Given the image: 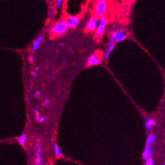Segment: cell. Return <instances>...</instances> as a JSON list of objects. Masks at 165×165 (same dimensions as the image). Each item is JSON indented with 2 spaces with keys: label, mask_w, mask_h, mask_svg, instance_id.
Wrapping results in <instances>:
<instances>
[{
  "label": "cell",
  "mask_w": 165,
  "mask_h": 165,
  "mask_svg": "<svg viewBox=\"0 0 165 165\" xmlns=\"http://www.w3.org/2000/svg\"><path fill=\"white\" fill-rule=\"evenodd\" d=\"M43 37H42V36H39L35 39V40H34L33 43H32V51L33 52H35L37 51V50L39 49V46H40V44L42 43V40H43Z\"/></svg>",
  "instance_id": "9"
},
{
  "label": "cell",
  "mask_w": 165,
  "mask_h": 165,
  "mask_svg": "<svg viewBox=\"0 0 165 165\" xmlns=\"http://www.w3.org/2000/svg\"><path fill=\"white\" fill-rule=\"evenodd\" d=\"M62 2H63V0H57L56 3H55V7L56 9H57V8H59L60 6H61V3H62Z\"/></svg>",
  "instance_id": "18"
},
{
  "label": "cell",
  "mask_w": 165,
  "mask_h": 165,
  "mask_svg": "<svg viewBox=\"0 0 165 165\" xmlns=\"http://www.w3.org/2000/svg\"><path fill=\"white\" fill-rule=\"evenodd\" d=\"M46 119V118L45 117H40V118H39V119L38 121H39V123H43V122L45 121Z\"/></svg>",
  "instance_id": "22"
},
{
  "label": "cell",
  "mask_w": 165,
  "mask_h": 165,
  "mask_svg": "<svg viewBox=\"0 0 165 165\" xmlns=\"http://www.w3.org/2000/svg\"><path fill=\"white\" fill-rule=\"evenodd\" d=\"M115 39V43H120L126 39V34L124 30H120V31H113L111 34Z\"/></svg>",
  "instance_id": "6"
},
{
  "label": "cell",
  "mask_w": 165,
  "mask_h": 165,
  "mask_svg": "<svg viewBox=\"0 0 165 165\" xmlns=\"http://www.w3.org/2000/svg\"><path fill=\"white\" fill-rule=\"evenodd\" d=\"M32 75L34 78H36L37 75V72H36V71H32Z\"/></svg>",
  "instance_id": "23"
},
{
  "label": "cell",
  "mask_w": 165,
  "mask_h": 165,
  "mask_svg": "<svg viewBox=\"0 0 165 165\" xmlns=\"http://www.w3.org/2000/svg\"><path fill=\"white\" fill-rule=\"evenodd\" d=\"M54 152L55 155L57 157H61V156H62L63 152H61V150L60 149L57 143H55L54 145Z\"/></svg>",
  "instance_id": "13"
},
{
  "label": "cell",
  "mask_w": 165,
  "mask_h": 165,
  "mask_svg": "<svg viewBox=\"0 0 165 165\" xmlns=\"http://www.w3.org/2000/svg\"><path fill=\"white\" fill-rule=\"evenodd\" d=\"M26 135H25V134L20 135L18 138V142L20 146H24V145L25 144V143H26Z\"/></svg>",
  "instance_id": "14"
},
{
  "label": "cell",
  "mask_w": 165,
  "mask_h": 165,
  "mask_svg": "<svg viewBox=\"0 0 165 165\" xmlns=\"http://www.w3.org/2000/svg\"><path fill=\"white\" fill-rule=\"evenodd\" d=\"M67 18H68V20L67 21V25L69 28H75L78 25L80 20L78 17L69 15V16H67Z\"/></svg>",
  "instance_id": "8"
},
{
  "label": "cell",
  "mask_w": 165,
  "mask_h": 165,
  "mask_svg": "<svg viewBox=\"0 0 165 165\" xmlns=\"http://www.w3.org/2000/svg\"><path fill=\"white\" fill-rule=\"evenodd\" d=\"M101 63V59L96 55V54H92L88 58L87 61V66L88 67H92L95 66H98Z\"/></svg>",
  "instance_id": "7"
},
{
  "label": "cell",
  "mask_w": 165,
  "mask_h": 165,
  "mask_svg": "<svg viewBox=\"0 0 165 165\" xmlns=\"http://www.w3.org/2000/svg\"><path fill=\"white\" fill-rule=\"evenodd\" d=\"M99 20L98 18L95 16H93L89 19L86 25V30L88 32H94L96 31V28L98 27Z\"/></svg>",
  "instance_id": "5"
},
{
  "label": "cell",
  "mask_w": 165,
  "mask_h": 165,
  "mask_svg": "<svg viewBox=\"0 0 165 165\" xmlns=\"http://www.w3.org/2000/svg\"><path fill=\"white\" fill-rule=\"evenodd\" d=\"M107 19L105 17L100 18L98 27L95 31V35L97 37H100L104 34L107 25Z\"/></svg>",
  "instance_id": "4"
},
{
  "label": "cell",
  "mask_w": 165,
  "mask_h": 165,
  "mask_svg": "<svg viewBox=\"0 0 165 165\" xmlns=\"http://www.w3.org/2000/svg\"><path fill=\"white\" fill-rule=\"evenodd\" d=\"M34 112L35 113V117H36V120L39 121V118H40V115H39V109H38V106H36V108L34 109Z\"/></svg>",
  "instance_id": "15"
},
{
  "label": "cell",
  "mask_w": 165,
  "mask_h": 165,
  "mask_svg": "<svg viewBox=\"0 0 165 165\" xmlns=\"http://www.w3.org/2000/svg\"><path fill=\"white\" fill-rule=\"evenodd\" d=\"M153 154V150L152 148H148V149H145L144 150V152H143L142 154V158L144 160H147L148 158H151V156Z\"/></svg>",
  "instance_id": "11"
},
{
  "label": "cell",
  "mask_w": 165,
  "mask_h": 165,
  "mask_svg": "<svg viewBox=\"0 0 165 165\" xmlns=\"http://www.w3.org/2000/svg\"><path fill=\"white\" fill-rule=\"evenodd\" d=\"M69 26L67 25V22L63 20H60L59 22H56L52 26L51 32L52 34L55 36H61L64 35L69 30Z\"/></svg>",
  "instance_id": "1"
},
{
  "label": "cell",
  "mask_w": 165,
  "mask_h": 165,
  "mask_svg": "<svg viewBox=\"0 0 165 165\" xmlns=\"http://www.w3.org/2000/svg\"><path fill=\"white\" fill-rule=\"evenodd\" d=\"M50 103H51V101H50V100L48 99V98H46V99L45 100V101H44V103H43L44 107H46V108H48L50 105Z\"/></svg>",
  "instance_id": "17"
},
{
  "label": "cell",
  "mask_w": 165,
  "mask_h": 165,
  "mask_svg": "<svg viewBox=\"0 0 165 165\" xmlns=\"http://www.w3.org/2000/svg\"><path fill=\"white\" fill-rule=\"evenodd\" d=\"M110 52L109 51H108L107 50V51H105V53H104V58H105L106 60H107L108 59H109V56H110Z\"/></svg>",
  "instance_id": "20"
},
{
  "label": "cell",
  "mask_w": 165,
  "mask_h": 165,
  "mask_svg": "<svg viewBox=\"0 0 165 165\" xmlns=\"http://www.w3.org/2000/svg\"><path fill=\"white\" fill-rule=\"evenodd\" d=\"M107 8L108 3L107 0H98L94 7L93 14L96 18H103L107 12Z\"/></svg>",
  "instance_id": "2"
},
{
  "label": "cell",
  "mask_w": 165,
  "mask_h": 165,
  "mask_svg": "<svg viewBox=\"0 0 165 165\" xmlns=\"http://www.w3.org/2000/svg\"><path fill=\"white\" fill-rule=\"evenodd\" d=\"M40 92L37 91L35 92V94H34V96H35V97H38L39 96H40Z\"/></svg>",
  "instance_id": "24"
},
{
  "label": "cell",
  "mask_w": 165,
  "mask_h": 165,
  "mask_svg": "<svg viewBox=\"0 0 165 165\" xmlns=\"http://www.w3.org/2000/svg\"><path fill=\"white\" fill-rule=\"evenodd\" d=\"M60 45H61V46H63V45H63V43H61Z\"/></svg>",
  "instance_id": "26"
},
{
  "label": "cell",
  "mask_w": 165,
  "mask_h": 165,
  "mask_svg": "<svg viewBox=\"0 0 165 165\" xmlns=\"http://www.w3.org/2000/svg\"><path fill=\"white\" fill-rule=\"evenodd\" d=\"M164 165H165V162H164Z\"/></svg>",
  "instance_id": "27"
},
{
  "label": "cell",
  "mask_w": 165,
  "mask_h": 165,
  "mask_svg": "<svg viewBox=\"0 0 165 165\" xmlns=\"http://www.w3.org/2000/svg\"><path fill=\"white\" fill-rule=\"evenodd\" d=\"M152 119H151L150 117H148L147 119H146V122H145V127H146V129L148 132H150L151 127H152Z\"/></svg>",
  "instance_id": "12"
},
{
  "label": "cell",
  "mask_w": 165,
  "mask_h": 165,
  "mask_svg": "<svg viewBox=\"0 0 165 165\" xmlns=\"http://www.w3.org/2000/svg\"><path fill=\"white\" fill-rule=\"evenodd\" d=\"M28 61L31 63H32L34 61V57L32 55H30V56L28 57Z\"/></svg>",
  "instance_id": "21"
},
{
  "label": "cell",
  "mask_w": 165,
  "mask_h": 165,
  "mask_svg": "<svg viewBox=\"0 0 165 165\" xmlns=\"http://www.w3.org/2000/svg\"><path fill=\"white\" fill-rule=\"evenodd\" d=\"M35 165H44L41 142L39 139L37 140L35 146Z\"/></svg>",
  "instance_id": "3"
},
{
  "label": "cell",
  "mask_w": 165,
  "mask_h": 165,
  "mask_svg": "<svg viewBox=\"0 0 165 165\" xmlns=\"http://www.w3.org/2000/svg\"><path fill=\"white\" fill-rule=\"evenodd\" d=\"M115 45H109V46H108V49L107 50L108 51H109L110 53H111V52H112L113 51V49H115Z\"/></svg>",
  "instance_id": "19"
},
{
  "label": "cell",
  "mask_w": 165,
  "mask_h": 165,
  "mask_svg": "<svg viewBox=\"0 0 165 165\" xmlns=\"http://www.w3.org/2000/svg\"><path fill=\"white\" fill-rule=\"evenodd\" d=\"M156 137L153 133H151L147 137V139H146V146H145V149H148V148H150L152 145L155 142Z\"/></svg>",
  "instance_id": "10"
},
{
  "label": "cell",
  "mask_w": 165,
  "mask_h": 165,
  "mask_svg": "<svg viewBox=\"0 0 165 165\" xmlns=\"http://www.w3.org/2000/svg\"><path fill=\"white\" fill-rule=\"evenodd\" d=\"M154 160L152 158H149L147 160H145V165H154Z\"/></svg>",
  "instance_id": "16"
},
{
  "label": "cell",
  "mask_w": 165,
  "mask_h": 165,
  "mask_svg": "<svg viewBox=\"0 0 165 165\" xmlns=\"http://www.w3.org/2000/svg\"><path fill=\"white\" fill-rule=\"evenodd\" d=\"M39 68L38 67H34V71H36V72H37V71L39 70Z\"/></svg>",
  "instance_id": "25"
}]
</instances>
